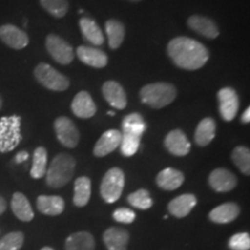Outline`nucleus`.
Segmentation results:
<instances>
[{
    "mask_svg": "<svg viewBox=\"0 0 250 250\" xmlns=\"http://www.w3.org/2000/svg\"><path fill=\"white\" fill-rule=\"evenodd\" d=\"M11 208L15 217L20 219L21 221H31L34 219V212L31 208V205L29 201L23 193L15 192L13 197H12Z\"/></svg>",
    "mask_w": 250,
    "mask_h": 250,
    "instance_id": "nucleus-23",
    "label": "nucleus"
},
{
    "mask_svg": "<svg viewBox=\"0 0 250 250\" xmlns=\"http://www.w3.org/2000/svg\"><path fill=\"white\" fill-rule=\"evenodd\" d=\"M177 95L174 85L168 83H154L144 86L140 89V99L143 103L151 108L160 109L170 104Z\"/></svg>",
    "mask_w": 250,
    "mask_h": 250,
    "instance_id": "nucleus-3",
    "label": "nucleus"
},
{
    "mask_svg": "<svg viewBox=\"0 0 250 250\" xmlns=\"http://www.w3.org/2000/svg\"><path fill=\"white\" fill-rule=\"evenodd\" d=\"M130 235L120 227H110L103 234V242L108 250H126Z\"/></svg>",
    "mask_w": 250,
    "mask_h": 250,
    "instance_id": "nucleus-19",
    "label": "nucleus"
},
{
    "mask_svg": "<svg viewBox=\"0 0 250 250\" xmlns=\"http://www.w3.org/2000/svg\"><path fill=\"white\" fill-rule=\"evenodd\" d=\"M1 107H2V99L1 96H0V109H1Z\"/></svg>",
    "mask_w": 250,
    "mask_h": 250,
    "instance_id": "nucleus-42",
    "label": "nucleus"
},
{
    "mask_svg": "<svg viewBox=\"0 0 250 250\" xmlns=\"http://www.w3.org/2000/svg\"><path fill=\"white\" fill-rule=\"evenodd\" d=\"M108 114H109V115H110V116H114V112H112V111H109V112H108Z\"/></svg>",
    "mask_w": 250,
    "mask_h": 250,
    "instance_id": "nucleus-44",
    "label": "nucleus"
},
{
    "mask_svg": "<svg viewBox=\"0 0 250 250\" xmlns=\"http://www.w3.org/2000/svg\"><path fill=\"white\" fill-rule=\"evenodd\" d=\"M168 56L176 66L183 70L195 71L204 66L210 54L198 41L189 37H175L168 43Z\"/></svg>",
    "mask_w": 250,
    "mask_h": 250,
    "instance_id": "nucleus-1",
    "label": "nucleus"
},
{
    "mask_svg": "<svg viewBox=\"0 0 250 250\" xmlns=\"http://www.w3.org/2000/svg\"><path fill=\"white\" fill-rule=\"evenodd\" d=\"M112 217H114L115 220L118 221V223L131 224V223H133L134 219H136V213H134V211L130 210V208H116V210L114 211Z\"/></svg>",
    "mask_w": 250,
    "mask_h": 250,
    "instance_id": "nucleus-37",
    "label": "nucleus"
},
{
    "mask_svg": "<svg viewBox=\"0 0 250 250\" xmlns=\"http://www.w3.org/2000/svg\"><path fill=\"white\" fill-rule=\"evenodd\" d=\"M21 118L7 116L0 120V152L5 153L14 149L21 140Z\"/></svg>",
    "mask_w": 250,
    "mask_h": 250,
    "instance_id": "nucleus-6",
    "label": "nucleus"
},
{
    "mask_svg": "<svg viewBox=\"0 0 250 250\" xmlns=\"http://www.w3.org/2000/svg\"><path fill=\"white\" fill-rule=\"evenodd\" d=\"M34 76L41 85L55 92H64L70 86V80L66 77L45 62L37 65L34 71Z\"/></svg>",
    "mask_w": 250,
    "mask_h": 250,
    "instance_id": "nucleus-5",
    "label": "nucleus"
},
{
    "mask_svg": "<svg viewBox=\"0 0 250 250\" xmlns=\"http://www.w3.org/2000/svg\"><path fill=\"white\" fill-rule=\"evenodd\" d=\"M6 208H7V203H6L5 198H2V197L0 196V215L6 211Z\"/></svg>",
    "mask_w": 250,
    "mask_h": 250,
    "instance_id": "nucleus-39",
    "label": "nucleus"
},
{
    "mask_svg": "<svg viewBox=\"0 0 250 250\" xmlns=\"http://www.w3.org/2000/svg\"><path fill=\"white\" fill-rule=\"evenodd\" d=\"M240 206L236 203H225L213 208L208 214L212 223L215 224H229L239 217Z\"/></svg>",
    "mask_w": 250,
    "mask_h": 250,
    "instance_id": "nucleus-18",
    "label": "nucleus"
},
{
    "mask_svg": "<svg viewBox=\"0 0 250 250\" xmlns=\"http://www.w3.org/2000/svg\"><path fill=\"white\" fill-rule=\"evenodd\" d=\"M197 204V198L192 193H184L174 198L168 204V211L176 218L187 217Z\"/></svg>",
    "mask_w": 250,
    "mask_h": 250,
    "instance_id": "nucleus-20",
    "label": "nucleus"
},
{
    "mask_svg": "<svg viewBox=\"0 0 250 250\" xmlns=\"http://www.w3.org/2000/svg\"><path fill=\"white\" fill-rule=\"evenodd\" d=\"M215 121L211 117H205L197 125L195 142L198 146H208L215 137Z\"/></svg>",
    "mask_w": 250,
    "mask_h": 250,
    "instance_id": "nucleus-25",
    "label": "nucleus"
},
{
    "mask_svg": "<svg viewBox=\"0 0 250 250\" xmlns=\"http://www.w3.org/2000/svg\"><path fill=\"white\" fill-rule=\"evenodd\" d=\"M127 202L133 208H139V210H148L152 208L153 201L151 198V195L147 190L140 189L137 190L127 196Z\"/></svg>",
    "mask_w": 250,
    "mask_h": 250,
    "instance_id": "nucleus-33",
    "label": "nucleus"
},
{
    "mask_svg": "<svg viewBox=\"0 0 250 250\" xmlns=\"http://www.w3.org/2000/svg\"><path fill=\"white\" fill-rule=\"evenodd\" d=\"M129 1H132V2H138V1H142V0H129Z\"/></svg>",
    "mask_w": 250,
    "mask_h": 250,
    "instance_id": "nucleus-43",
    "label": "nucleus"
},
{
    "mask_svg": "<svg viewBox=\"0 0 250 250\" xmlns=\"http://www.w3.org/2000/svg\"><path fill=\"white\" fill-rule=\"evenodd\" d=\"M232 159L235 166L245 175L250 174V151L246 146H237L233 149Z\"/></svg>",
    "mask_w": 250,
    "mask_h": 250,
    "instance_id": "nucleus-31",
    "label": "nucleus"
},
{
    "mask_svg": "<svg viewBox=\"0 0 250 250\" xmlns=\"http://www.w3.org/2000/svg\"><path fill=\"white\" fill-rule=\"evenodd\" d=\"M65 250H95V240L88 232L73 233L66 239Z\"/></svg>",
    "mask_w": 250,
    "mask_h": 250,
    "instance_id": "nucleus-26",
    "label": "nucleus"
},
{
    "mask_svg": "<svg viewBox=\"0 0 250 250\" xmlns=\"http://www.w3.org/2000/svg\"><path fill=\"white\" fill-rule=\"evenodd\" d=\"M80 29L83 31V35L85 39L92 43L93 45H101L104 43V36L102 30L100 29L98 23L88 17H83L79 21Z\"/></svg>",
    "mask_w": 250,
    "mask_h": 250,
    "instance_id": "nucleus-24",
    "label": "nucleus"
},
{
    "mask_svg": "<svg viewBox=\"0 0 250 250\" xmlns=\"http://www.w3.org/2000/svg\"><path fill=\"white\" fill-rule=\"evenodd\" d=\"M40 4L52 17L62 19L67 14V0H40Z\"/></svg>",
    "mask_w": 250,
    "mask_h": 250,
    "instance_id": "nucleus-32",
    "label": "nucleus"
},
{
    "mask_svg": "<svg viewBox=\"0 0 250 250\" xmlns=\"http://www.w3.org/2000/svg\"><path fill=\"white\" fill-rule=\"evenodd\" d=\"M71 109L73 114L79 118H90L96 112V105L93 101L92 96L85 90H81L74 96Z\"/></svg>",
    "mask_w": 250,
    "mask_h": 250,
    "instance_id": "nucleus-16",
    "label": "nucleus"
},
{
    "mask_svg": "<svg viewBox=\"0 0 250 250\" xmlns=\"http://www.w3.org/2000/svg\"><path fill=\"white\" fill-rule=\"evenodd\" d=\"M184 182V175L182 171L175 169V168H166L161 170L156 176V184L161 189L167 191L179 189Z\"/></svg>",
    "mask_w": 250,
    "mask_h": 250,
    "instance_id": "nucleus-21",
    "label": "nucleus"
},
{
    "mask_svg": "<svg viewBox=\"0 0 250 250\" xmlns=\"http://www.w3.org/2000/svg\"><path fill=\"white\" fill-rule=\"evenodd\" d=\"M165 146L168 152L176 156H186L191 149V145L182 130H173L166 136Z\"/></svg>",
    "mask_w": 250,
    "mask_h": 250,
    "instance_id": "nucleus-13",
    "label": "nucleus"
},
{
    "mask_svg": "<svg viewBox=\"0 0 250 250\" xmlns=\"http://www.w3.org/2000/svg\"><path fill=\"white\" fill-rule=\"evenodd\" d=\"M219 111L224 121L230 122L236 117L239 110V96L235 89L230 87H225L218 92Z\"/></svg>",
    "mask_w": 250,
    "mask_h": 250,
    "instance_id": "nucleus-9",
    "label": "nucleus"
},
{
    "mask_svg": "<svg viewBox=\"0 0 250 250\" xmlns=\"http://www.w3.org/2000/svg\"><path fill=\"white\" fill-rule=\"evenodd\" d=\"M122 142V132L118 130H108L100 137L94 146V155L98 158L110 154L117 147H120Z\"/></svg>",
    "mask_w": 250,
    "mask_h": 250,
    "instance_id": "nucleus-12",
    "label": "nucleus"
},
{
    "mask_svg": "<svg viewBox=\"0 0 250 250\" xmlns=\"http://www.w3.org/2000/svg\"><path fill=\"white\" fill-rule=\"evenodd\" d=\"M90 192H92V184H90V180L88 177H78L76 182H74V205L83 208V206L88 204L90 199Z\"/></svg>",
    "mask_w": 250,
    "mask_h": 250,
    "instance_id": "nucleus-27",
    "label": "nucleus"
},
{
    "mask_svg": "<svg viewBox=\"0 0 250 250\" xmlns=\"http://www.w3.org/2000/svg\"><path fill=\"white\" fill-rule=\"evenodd\" d=\"M37 210L46 215H59L65 208V202L59 196H40L36 201Z\"/></svg>",
    "mask_w": 250,
    "mask_h": 250,
    "instance_id": "nucleus-22",
    "label": "nucleus"
},
{
    "mask_svg": "<svg viewBox=\"0 0 250 250\" xmlns=\"http://www.w3.org/2000/svg\"><path fill=\"white\" fill-rule=\"evenodd\" d=\"M45 46L50 56L59 64L68 65L73 62L74 52L72 46L68 44L66 41L55 35V34H49L46 36Z\"/></svg>",
    "mask_w": 250,
    "mask_h": 250,
    "instance_id": "nucleus-7",
    "label": "nucleus"
},
{
    "mask_svg": "<svg viewBox=\"0 0 250 250\" xmlns=\"http://www.w3.org/2000/svg\"><path fill=\"white\" fill-rule=\"evenodd\" d=\"M24 236L21 232H12L0 239V250H20L23 246Z\"/></svg>",
    "mask_w": 250,
    "mask_h": 250,
    "instance_id": "nucleus-34",
    "label": "nucleus"
},
{
    "mask_svg": "<svg viewBox=\"0 0 250 250\" xmlns=\"http://www.w3.org/2000/svg\"><path fill=\"white\" fill-rule=\"evenodd\" d=\"M122 127H123V134H132V136L140 137V138L146 130L145 122H144L142 115L137 114V112L124 117Z\"/></svg>",
    "mask_w": 250,
    "mask_h": 250,
    "instance_id": "nucleus-29",
    "label": "nucleus"
},
{
    "mask_svg": "<svg viewBox=\"0 0 250 250\" xmlns=\"http://www.w3.org/2000/svg\"><path fill=\"white\" fill-rule=\"evenodd\" d=\"M55 131L61 144L68 148H74L79 144L80 134L76 124L68 117L61 116L55 121Z\"/></svg>",
    "mask_w": 250,
    "mask_h": 250,
    "instance_id": "nucleus-8",
    "label": "nucleus"
},
{
    "mask_svg": "<svg viewBox=\"0 0 250 250\" xmlns=\"http://www.w3.org/2000/svg\"><path fill=\"white\" fill-rule=\"evenodd\" d=\"M41 250H54V249L50 248V247H44V248H42Z\"/></svg>",
    "mask_w": 250,
    "mask_h": 250,
    "instance_id": "nucleus-41",
    "label": "nucleus"
},
{
    "mask_svg": "<svg viewBox=\"0 0 250 250\" xmlns=\"http://www.w3.org/2000/svg\"><path fill=\"white\" fill-rule=\"evenodd\" d=\"M228 247L232 250H249L250 236L248 233H237L228 241Z\"/></svg>",
    "mask_w": 250,
    "mask_h": 250,
    "instance_id": "nucleus-36",
    "label": "nucleus"
},
{
    "mask_svg": "<svg viewBox=\"0 0 250 250\" xmlns=\"http://www.w3.org/2000/svg\"><path fill=\"white\" fill-rule=\"evenodd\" d=\"M0 40L9 48L15 50H21L26 48L29 43L28 35L20 28L14 24H2L0 27Z\"/></svg>",
    "mask_w": 250,
    "mask_h": 250,
    "instance_id": "nucleus-10",
    "label": "nucleus"
},
{
    "mask_svg": "<svg viewBox=\"0 0 250 250\" xmlns=\"http://www.w3.org/2000/svg\"><path fill=\"white\" fill-rule=\"evenodd\" d=\"M77 55L80 61L88 66L102 68L108 64V56L98 48L81 45L77 49Z\"/></svg>",
    "mask_w": 250,
    "mask_h": 250,
    "instance_id": "nucleus-17",
    "label": "nucleus"
},
{
    "mask_svg": "<svg viewBox=\"0 0 250 250\" xmlns=\"http://www.w3.org/2000/svg\"><path fill=\"white\" fill-rule=\"evenodd\" d=\"M140 145V137L122 133L121 152L124 156H132L137 153Z\"/></svg>",
    "mask_w": 250,
    "mask_h": 250,
    "instance_id": "nucleus-35",
    "label": "nucleus"
},
{
    "mask_svg": "<svg viewBox=\"0 0 250 250\" xmlns=\"http://www.w3.org/2000/svg\"><path fill=\"white\" fill-rule=\"evenodd\" d=\"M76 169V160L66 153L56 155L46 169V184L50 188L59 189L70 182Z\"/></svg>",
    "mask_w": 250,
    "mask_h": 250,
    "instance_id": "nucleus-2",
    "label": "nucleus"
},
{
    "mask_svg": "<svg viewBox=\"0 0 250 250\" xmlns=\"http://www.w3.org/2000/svg\"><path fill=\"white\" fill-rule=\"evenodd\" d=\"M124 184L125 177L121 168L115 167L109 169L103 176L101 187H100V192L104 202L109 204L117 202L123 192Z\"/></svg>",
    "mask_w": 250,
    "mask_h": 250,
    "instance_id": "nucleus-4",
    "label": "nucleus"
},
{
    "mask_svg": "<svg viewBox=\"0 0 250 250\" xmlns=\"http://www.w3.org/2000/svg\"><path fill=\"white\" fill-rule=\"evenodd\" d=\"M102 93L104 99L107 100L108 103L112 108H116L122 110V109L126 107V94H125L123 87H122L118 83H116V81L109 80L107 83H103Z\"/></svg>",
    "mask_w": 250,
    "mask_h": 250,
    "instance_id": "nucleus-15",
    "label": "nucleus"
},
{
    "mask_svg": "<svg viewBox=\"0 0 250 250\" xmlns=\"http://www.w3.org/2000/svg\"><path fill=\"white\" fill-rule=\"evenodd\" d=\"M46 165H48V152L44 147H37L34 152L33 167L30 169V176L33 179H42L45 176Z\"/></svg>",
    "mask_w": 250,
    "mask_h": 250,
    "instance_id": "nucleus-30",
    "label": "nucleus"
},
{
    "mask_svg": "<svg viewBox=\"0 0 250 250\" xmlns=\"http://www.w3.org/2000/svg\"><path fill=\"white\" fill-rule=\"evenodd\" d=\"M188 26L199 35L206 37V39H217L219 36V28L217 23L211 19L203 17V15H191L188 19Z\"/></svg>",
    "mask_w": 250,
    "mask_h": 250,
    "instance_id": "nucleus-14",
    "label": "nucleus"
},
{
    "mask_svg": "<svg viewBox=\"0 0 250 250\" xmlns=\"http://www.w3.org/2000/svg\"><path fill=\"white\" fill-rule=\"evenodd\" d=\"M249 116H250V109H249V108H247V109H246V111L243 112L242 118H241L243 123H249V122H250V117H249Z\"/></svg>",
    "mask_w": 250,
    "mask_h": 250,
    "instance_id": "nucleus-40",
    "label": "nucleus"
},
{
    "mask_svg": "<svg viewBox=\"0 0 250 250\" xmlns=\"http://www.w3.org/2000/svg\"><path fill=\"white\" fill-rule=\"evenodd\" d=\"M105 30H107L109 46L111 49L120 48L125 36L124 24L121 21L111 19V20H108L105 22Z\"/></svg>",
    "mask_w": 250,
    "mask_h": 250,
    "instance_id": "nucleus-28",
    "label": "nucleus"
},
{
    "mask_svg": "<svg viewBox=\"0 0 250 250\" xmlns=\"http://www.w3.org/2000/svg\"><path fill=\"white\" fill-rule=\"evenodd\" d=\"M208 184L214 191L227 192L233 190L237 184V179L230 170L217 168L208 176Z\"/></svg>",
    "mask_w": 250,
    "mask_h": 250,
    "instance_id": "nucleus-11",
    "label": "nucleus"
},
{
    "mask_svg": "<svg viewBox=\"0 0 250 250\" xmlns=\"http://www.w3.org/2000/svg\"><path fill=\"white\" fill-rule=\"evenodd\" d=\"M28 156H29V155H28L27 152L18 153L17 156H15V162H17V164H22L23 161L27 160Z\"/></svg>",
    "mask_w": 250,
    "mask_h": 250,
    "instance_id": "nucleus-38",
    "label": "nucleus"
}]
</instances>
